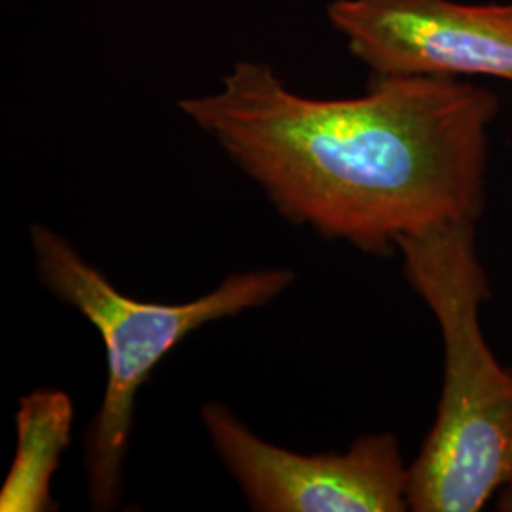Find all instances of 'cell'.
I'll return each instance as SVG.
<instances>
[{
	"label": "cell",
	"mask_w": 512,
	"mask_h": 512,
	"mask_svg": "<svg viewBox=\"0 0 512 512\" xmlns=\"http://www.w3.org/2000/svg\"><path fill=\"white\" fill-rule=\"evenodd\" d=\"M73 423V399L59 389H38L19 399L16 454L0 488V511L57 509L52 478L63 452L71 446Z\"/></svg>",
	"instance_id": "cell-6"
},
{
	"label": "cell",
	"mask_w": 512,
	"mask_h": 512,
	"mask_svg": "<svg viewBox=\"0 0 512 512\" xmlns=\"http://www.w3.org/2000/svg\"><path fill=\"white\" fill-rule=\"evenodd\" d=\"M179 110L283 219L370 255L482 215L499 97L473 82L372 76L359 97L313 99L268 63L238 61L217 92Z\"/></svg>",
	"instance_id": "cell-1"
},
{
	"label": "cell",
	"mask_w": 512,
	"mask_h": 512,
	"mask_svg": "<svg viewBox=\"0 0 512 512\" xmlns=\"http://www.w3.org/2000/svg\"><path fill=\"white\" fill-rule=\"evenodd\" d=\"M202 421L253 511H410V465L393 433L361 437L346 454L306 456L260 439L219 401L203 404Z\"/></svg>",
	"instance_id": "cell-4"
},
{
	"label": "cell",
	"mask_w": 512,
	"mask_h": 512,
	"mask_svg": "<svg viewBox=\"0 0 512 512\" xmlns=\"http://www.w3.org/2000/svg\"><path fill=\"white\" fill-rule=\"evenodd\" d=\"M476 222H452L397 241L404 275L439 321L444 385L437 418L408 469L416 512H478L512 480V368L480 327L492 296L476 253Z\"/></svg>",
	"instance_id": "cell-2"
},
{
	"label": "cell",
	"mask_w": 512,
	"mask_h": 512,
	"mask_svg": "<svg viewBox=\"0 0 512 512\" xmlns=\"http://www.w3.org/2000/svg\"><path fill=\"white\" fill-rule=\"evenodd\" d=\"M29 238L42 287L88 319L105 346L107 385L88 431L84 465L93 511H112L122 497L137 393L156 366L205 325L268 306L293 285L296 274L289 268L241 272L188 302H143L112 285L52 228L33 224Z\"/></svg>",
	"instance_id": "cell-3"
},
{
	"label": "cell",
	"mask_w": 512,
	"mask_h": 512,
	"mask_svg": "<svg viewBox=\"0 0 512 512\" xmlns=\"http://www.w3.org/2000/svg\"><path fill=\"white\" fill-rule=\"evenodd\" d=\"M497 511L512 512V480L497 494Z\"/></svg>",
	"instance_id": "cell-7"
},
{
	"label": "cell",
	"mask_w": 512,
	"mask_h": 512,
	"mask_svg": "<svg viewBox=\"0 0 512 512\" xmlns=\"http://www.w3.org/2000/svg\"><path fill=\"white\" fill-rule=\"evenodd\" d=\"M332 27L372 76H490L512 84V4L334 0Z\"/></svg>",
	"instance_id": "cell-5"
}]
</instances>
